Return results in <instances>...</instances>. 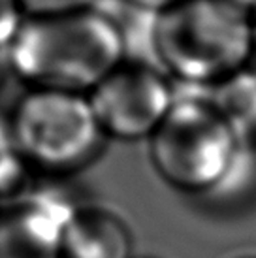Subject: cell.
I'll return each instance as SVG.
<instances>
[{
	"instance_id": "6da1fadb",
	"label": "cell",
	"mask_w": 256,
	"mask_h": 258,
	"mask_svg": "<svg viewBox=\"0 0 256 258\" xmlns=\"http://www.w3.org/2000/svg\"><path fill=\"white\" fill-rule=\"evenodd\" d=\"M4 51L6 66L29 87L83 94L126 60L121 30L100 6L25 17Z\"/></svg>"
},
{
	"instance_id": "7a4b0ae2",
	"label": "cell",
	"mask_w": 256,
	"mask_h": 258,
	"mask_svg": "<svg viewBox=\"0 0 256 258\" xmlns=\"http://www.w3.org/2000/svg\"><path fill=\"white\" fill-rule=\"evenodd\" d=\"M151 60L181 87L211 89L254 62L252 15L230 0H183L155 15Z\"/></svg>"
},
{
	"instance_id": "3957f363",
	"label": "cell",
	"mask_w": 256,
	"mask_h": 258,
	"mask_svg": "<svg viewBox=\"0 0 256 258\" xmlns=\"http://www.w3.org/2000/svg\"><path fill=\"white\" fill-rule=\"evenodd\" d=\"M151 140V160L175 188L207 196L221 183L243 144L206 89L181 87Z\"/></svg>"
},
{
	"instance_id": "277c9868",
	"label": "cell",
	"mask_w": 256,
	"mask_h": 258,
	"mask_svg": "<svg viewBox=\"0 0 256 258\" xmlns=\"http://www.w3.org/2000/svg\"><path fill=\"white\" fill-rule=\"evenodd\" d=\"M10 122L27 162L49 172L85 166L104 140L83 93L29 87L14 106Z\"/></svg>"
},
{
	"instance_id": "5b68a950",
	"label": "cell",
	"mask_w": 256,
	"mask_h": 258,
	"mask_svg": "<svg viewBox=\"0 0 256 258\" xmlns=\"http://www.w3.org/2000/svg\"><path fill=\"white\" fill-rule=\"evenodd\" d=\"M87 96L104 136L134 142L155 134L173 104L175 89L155 64L122 60Z\"/></svg>"
},
{
	"instance_id": "8992f818",
	"label": "cell",
	"mask_w": 256,
	"mask_h": 258,
	"mask_svg": "<svg viewBox=\"0 0 256 258\" xmlns=\"http://www.w3.org/2000/svg\"><path fill=\"white\" fill-rule=\"evenodd\" d=\"M32 200L0 213V258H58L62 232L78 208L38 192Z\"/></svg>"
},
{
	"instance_id": "52a82bcc",
	"label": "cell",
	"mask_w": 256,
	"mask_h": 258,
	"mask_svg": "<svg viewBox=\"0 0 256 258\" xmlns=\"http://www.w3.org/2000/svg\"><path fill=\"white\" fill-rule=\"evenodd\" d=\"M66 258H132L126 224L106 209H76L62 232Z\"/></svg>"
},
{
	"instance_id": "ba28073f",
	"label": "cell",
	"mask_w": 256,
	"mask_h": 258,
	"mask_svg": "<svg viewBox=\"0 0 256 258\" xmlns=\"http://www.w3.org/2000/svg\"><path fill=\"white\" fill-rule=\"evenodd\" d=\"M206 91L235 136L256 144V62Z\"/></svg>"
},
{
	"instance_id": "9c48e42d",
	"label": "cell",
	"mask_w": 256,
	"mask_h": 258,
	"mask_svg": "<svg viewBox=\"0 0 256 258\" xmlns=\"http://www.w3.org/2000/svg\"><path fill=\"white\" fill-rule=\"evenodd\" d=\"M256 185V144L243 142L221 183L207 194L215 202H235Z\"/></svg>"
},
{
	"instance_id": "30bf717a",
	"label": "cell",
	"mask_w": 256,
	"mask_h": 258,
	"mask_svg": "<svg viewBox=\"0 0 256 258\" xmlns=\"http://www.w3.org/2000/svg\"><path fill=\"white\" fill-rule=\"evenodd\" d=\"M27 158L15 140L10 117L0 115V194L17 190L27 175Z\"/></svg>"
},
{
	"instance_id": "8fae6325",
	"label": "cell",
	"mask_w": 256,
	"mask_h": 258,
	"mask_svg": "<svg viewBox=\"0 0 256 258\" xmlns=\"http://www.w3.org/2000/svg\"><path fill=\"white\" fill-rule=\"evenodd\" d=\"M102 0H17L25 17L60 15L98 8Z\"/></svg>"
},
{
	"instance_id": "7c38bea8",
	"label": "cell",
	"mask_w": 256,
	"mask_h": 258,
	"mask_svg": "<svg viewBox=\"0 0 256 258\" xmlns=\"http://www.w3.org/2000/svg\"><path fill=\"white\" fill-rule=\"evenodd\" d=\"M23 15L17 0H0V49H6L21 27Z\"/></svg>"
},
{
	"instance_id": "4fadbf2b",
	"label": "cell",
	"mask_w": 256,
	"mask_h": 258,
	"mask_svg": "<svg viewBox=\"0 0 256 258\" xmlns=\"http://www.w3.org/2000/svg\"><path fill=\"white\" fill-rule=\"evenodd\" d=\"M115 2H121L124 6L136 8V10H142V12L157 15L160 12H164V10L183 2V0H115Z\"/></svg>"
},
{
	"instance_id": "5bb4252c",
	"label": "cell",
	"mask_w": 256,
	"mask_h": 258,
	"mask_svg": "<svg viewBox=\"0 0 256 258\" xmlns=\"http://www.w3.org/2000/svg\"><path fill=\"white\" fill-rule=\"evenodd\" d=\"M230 2H234V4H237L239 8L247 10L249 14H254L256 12V0H230Z\"/></svg>"
},
{
	"instance_id": "9a60e30c",
	"label": "cell",
	"mask_w": 256,
	"mask_h": 258,
	"mask_svg": "<svg viewBox=\"0 0 256 258\" xmlns=\"http://www.w3.org/2000/svg\"><path fill=\"white\" fill-rule=\"evenodd\" d=\"M4 78H6V62L0 60V91H2V87H4Z\"/></svg>"
},
{
	"instance_id": "2e32d148",
	"label": "cell",
	"mask_w": 256,
	"mask_h": 258,
	"mask_svg": "<svg viewBox=\"0 0 256 258\" xmlns=\"http://www.w3.org/2000/svg\"><path fill=\"white\" fill-rule=\"evenodd\" d=\"M252 15V38H254V62H256V12Z\"/></svg>"
}]
</instances>
